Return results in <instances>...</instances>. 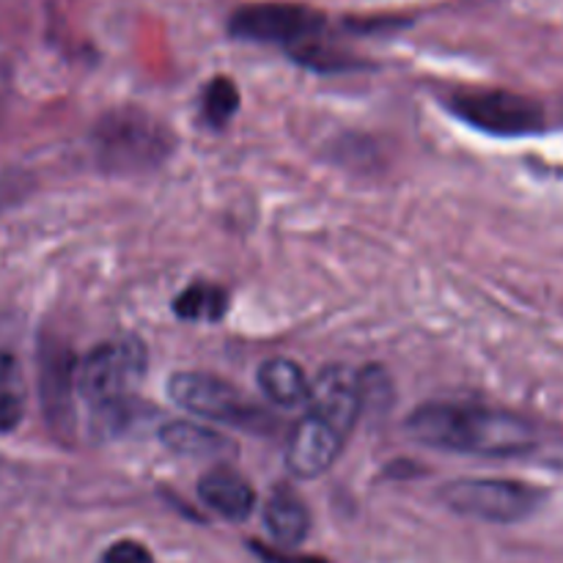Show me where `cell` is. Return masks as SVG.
I'll return each mask as SVG.
<instances>
[{"instance_id": "3957f363", "label": "cell", "mask_w": 563, "mask_h": 563, "mask_svg": "<svg viewBox=\"0 0 563 563\" xmlns=\"http://www.w3.org/2000/svg\"><path fill=\"white\" fill-rule=\"evenodd\" d=\"M440 498L451 511L484 522H520L542 506L544 493L509 478H460L440 489Z\"/></svg>"}, {"instance_id": "8992f818", "label": "cell", "mask_w": 563, "mask_h": 563, "mask_svg": "<svg viewBox=\"0 0 563 563\" xmlns=\"http://www.w3.org/2000/svg\"><path fill=\"white\" fill-rule=\"evenodd\" d=\"M449 108L476 130L500 137L533 135L544 124L537 99L504 88H460L449 97Z\"/></svg>"}, {"instance_id": "d6986e66", "label": "cell", "mask_w": 563, "mask_h": 563, "mask_svg": "<svg viewBox=\"0 0 563 563\" xmlns=\"http://www.w3.org/2000/svg\"><path fill=\"white\" fill-rule=\"evenodd\" d=\"M253 550L258 553V559L267 561V563H328L322 559H291V555H280V553H275V550L262 548V544H253Z\"/></svg>"}, {"instance_id": "8fae6325", "label": "cell", "mask_w": 563, "mask_h": 563, "mask_svg": "<svg viewBox=\"0 0 563 563\" xmlns=\"http://www.w3.org/2000/svg\"><path fill=\"white\" fill-rule=\"evenodd\" d=\"M198 495L203 504L220 517L231 522H242L256 509V493L247 484L245 476H240L231 467H214L198 484Z\"/></svg>"}, {"instance_id": "5b68a950", "label": "cell", "mask_w": 563, "mask_h": 563, "mask_svg": "<svg viewBox=\"0 0 563 563\" xmlns=\"http://www.w3.org/2000/svg\"><path fill=\"white\" fill-rule=\"evenodd\" d=\"M168 396L185 410L196 416L212 418V421L229 423L236 429H251V432H264L273 429V418L253 405L240 388H234L225 379L203 372H179L168 379Z\"/></svg>"}, {"instance_id": "ac0fdd59", "label": "cell", "mask_w": 563, "mask_h": 563, "mask_svg": "<svg viewBox=\"0 0 563 563\" xmlns=\"http://www.w3.org/2000/svg\"><path fill=\"white\" fill-rule=\"evenodd\" d=\"M99 563H157L154 555L143 548L141 542H132V539H121V542L110 544L104 550L102 561Z\"/></svg>"}, {"instance_id": "5bb4252c", "label": "cell", "mask_w": 563, "mask_h": 563, "mask_svg": "<svg viewBox=\"0 0 563 563\" xmlns=\"http://www.w3.org/2000/svg\"><path fill=\"white\" fill-rule=\"evenodd\" d=\"M159 440L168 451L181 456H220L223 451H231V440H225L223 434L212 432L207 427H196L190 421H174L165 423L159 429Z\"/></svg>"}, {"instance_id": "4fadbf2b", "label": "cell", "mask_w": 563, "mask_h": 563, "mask_svg": "<svg viewBox=\"0 0 563 563\" xmlns=\"http://www.w3.org/2000/svg\"><path fill=\"white\" fill-rule=\"evenodd\" d=\"M258 388L264 390L273 405L278 407H297L308 401L311 383L306 379L302 368L295 361L286 357H273L258 366Z\"/></svg>"}, {"instance_id": "6da1fadb", "label": "cell", "mask_w": 563, "mask_h": 563, "mask_svg": "<svg viewBox=\"0 0 563 563\" xmlns=\"http://www.w3.org/2000/svg\"><path fill=\"white\" fill-rule=\"evenodd\" d=\"M407 432L429 449L473 456H526L537 451L533 427L511 412L456 401H429L407 418Z\"/></svg>"}, {"instance_id": "ba28073f", "label": "cell", "mask_w": 563, "mask_h": 563, "mask_svg": "<svg viewBox=\"0 0 563 563\" xmlns=\"http://www.w3.org/2000/svg\"><path fill=\"white\" fill-rule=\"evenodd\" d=\"M38 388L42 407L49 429L60 438L75 429V394H77V361L66 346L47 344L38 355Z\"/></svg>"}, {"instance_id": "2e32d148", "label": "cell", "mask_w": 563, "mask_h": 563, "mask_svg": "<svg viewBox=\"0 0 563 563\" xmlns=\"http://www.w3.org/2000/svg\"><path fill=\"white\" fill-rule=\"evenodd\" d=\"M22 421L20 366L9 352H0V432H14Z\"/></svg>"}, {"instance_id": "52a82bcc", "label": "cell", "mask_w": 563, "mask_h": 563, "mask_svg": "<svg viewBox=\"0 0 563 563\" xmlns=\"http://www.w3.org/2000/svg\"><path fill=\"white\" fill-rule=\"evenodd\" d=\"M324 16L308 5L297 3H253L234 11L231 33L247 42L280 44L297 49L322 36Z\"/></svg>"}, {"instance_id": "277c9868", "label": "cell", "mask_w": 563, "mask_h": 563, "mask_svg": "<svg viewBox=\"0 0 563 563\" xmlns=\"http://www.w3.org/2000/svg\"><path fill=\"white\" fill-rule=\"evenodd\" d=\"M168 132L141 110L110 113L97 130L99 163L108 170L132 174V170L154 168L159 159L168 157Z\"/></svg>"}, {"instance_id": "9c48e42d", "label": "cell", "mask_w": 563, "mask_h": 563, "mask_svg": "<svg viewBox=\"0 0 563 563\" xmlns=\"http://www.w3.org/2000/svg\"><path fill=\"white\" fill-rule=\"evenodd\" d=\"M308 412L341 434H350L355 421L361 418L366 405V390H363V374H355L346 366H330L319 374L308 390Z\"/></svg>"}, {"instance_id": "30bf717a", "label": "cell", "mask_w": 563, "mask_h": 563, "mask_svg": "<svg viewBox=\"0 0 563 563\" xmlns=\"http://www.w3.org/2000/svg\"><path fill=\"white\" fill-rule=\"evenodd\" d=\"M346 434L330 427L322 418L308 412L289 434L286 443V465L295 476L300 478H317L328 473L339 460L341 449H344Z\"/></svg>"}, {"instance_id": "9a60e30c", "label": "cell", "mask_w": 563, "mask_h": 563, "mask_svg": "<svg viewBox=\"0 0 563 563\" xmlns=\"http://www.w3.org/2000/svg\"><path fill=\"white\" fill-rule=\"evenodd\" d=\"M229 308V295L214 284H192L174 300V311L187 322H218Z\"/></svg>"}, {"instance_id": "ffe728a7", "label": "cell", "mask_w": 563, "mask_h": 563, "mask_svg": "<svg viewBox=\"0 0 563 563\" xmlns=\"http://www.w3.org/2000/svg\"><path fill=\"white\" fill-rule=\"evenodd\" d=\"M544 462L553 467H559V471H563V445H555V449L548 451V456H544Z\"/></svg>"}, {"instance_id": "7c38bea8", "label": "cell", "mask_w": 563, "mask_h": 563, "mask_svg": "<svg viewBox=\"0 0 563 563\" xmlns=\"http://www.w3.org/2000/svg\"><path fill=\"white\" fill-rule=\"evenodd\" d=\"M264 526L280 548H297L311 531V511L295 489L278 487L264 504Z\"/></svg>"}, {"instance_id": "7a4b0ae2", "label": "cell", "mask_w": 563, "mask_h": 563, "mask_svg": "<svg viewBox=\"0 0 563 563\" xmlns=\"http://www.w3.org/2000/svg\"><path fill=\"white\" fill-rule=\"evenodd\" d=\"M146 372V350L141 341L121 339L99 344L77 363V396L104 427L119 421L126 396Z\"/></svg>"}, {"instance_id": "e0dca14e", "label": "cell", "mask_w": 563, "mask_h": 563, "mask_svg": "<svg viewBox=\"0 0 563 563\" xmlns=\"http://www.w3.org/2000/svg\"><path fill=\"white\" fill-rule=\"evenodd\" d=\"M240 110V91L229 77H214L203 91V115L212 126H223Z\"/></svg>"}]
</instances>
